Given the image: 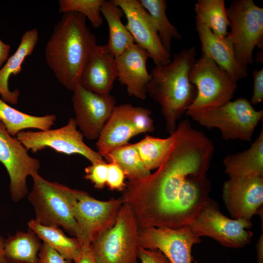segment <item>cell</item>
Masks as SVG:
<instances>
[{
  "label": "cell",
  "mask_w": 263,
  "mask_h": 263,
  "mask_svg": "<svg viewBox=\"0 0 263 263\" xmlns=\"http://www.w3.org/2000/svg\"><path fill=\"white\" fill-rule=\"evenodd\" d=\"M173 133L172 145L157 169L145 178L128 180L122 191L139 229L162 227L187 178L210 164L214 145L188 120L181 121Z\"/></svg>",
  "instance_id": "6da1fadb"
},
{
  "label": "cell",
  "mask_w": 263,
  "mask_h": 263,
  "mask_svg": "<svg viewBox=\"0 0 263 263\" xmlns=\"http://www.w3.org/2000/svg\"><path fill=\"white\" fill-rule=\"evenodd\" d=\"M86 18L75 12L63 13L45 48L47 65L58 82L74 91L80 85L84 69L97 45Z\"/></svg>",
  "instance_id": "7a4b0ae2"
},
{
  "label": "cell",
  "mask_w": 263,
  "mask_h": 263,
  "mask_svg": "<svg viewBox=\"0 0 263 263\" xmlns=\"http://www.w3.org/2000/svg\"><path fill=\"white\" fill-rule=\"evenodd\" d=\"M194 47L182 49L170 62L156 66L150 73L147 94L161 107L166 131L170 134L177 128V122L193 102L196 94L189 80V74L196 60Z\"/></svg>",
  "instance_id": "3957f363"
},
{
  "label": "cell",
  "mask_w": 263,
  "mask_h": 263,
  "mask_svg": "<svg viewBox=\"0 0 263 263\" xmlns=\"http://www.w3.org/2000/svg\"><path fill=\"white\" fill-rule=\"evenodd\" d=\"M32 178V188L27 198L34 209L35 219L44 225L61 226L80 242L81 230L72 211L74 189L47 180L38 173Z\"/></svg>",
  "instance_id": "277c9868"
},
{
  "label": "cell",
  "mask_w": 263,
  "mask_h": 263,
  "mask_svg": "<svg viewBox=\"0 0 263 263\" xmlns=\"http://www.w3.org/2000/svg\"><path fill=\"white\" fill-rule=\"evenodd\" d=\"M189 80L196 94L186 113L196 121L207 111L231 101L237 89V82L202 53L192 67Z\"/></svg>",
  "instance_id": "5b68a950"
},
{
  "label": "cell",
  "mask_w": 263,
  "mask_h": 263,
  "mask_svg": "<svg viewBox=\"0 0 263 263\" xmlns=\"http://www.w3.org/2000/svg\"><path fill=\"white\" fill-rule=\"evenodd\" d=\"M139 230L131 207L124 202L114 225L91 244L96 263H137Z\"/></svg>",
  "instance_id": "8992f818"
},
{
  "label": "cell",
  "mask_w": 263,
  "mask_h": 263,
  "mask_svg": "<svg viewBox=\"0 0 263 263\" xmlns=\"http://www.w3.org/2000/svg\"><path fill=\"white\" fill-rule=\"evenodd\" d=\"M230 38L237 60L247 67L254 62L256 46L263 50V8L252 0L232 1L226 8Z\"/></svg>",
  "instance_id": "52a82bcc"
},
{
  "label": "cell",
  "mask_w": 263,
  "mask_h": 263,
  "mask_svg": "<svg viewBox=\"0 0 263 263\" xmlns=\"http://www.w3.org/2000/svg\"><path fill=\"white\" fill-rule=\"evenodd\" d=\"M263 117V109L256 111L246 98L241 97L207 111L197 122L209 129H219L224 140L250 141Z\"/></svg>",
  "instance_id": "ba28073f"
},
{
  "label": "cell",
  "mask_w": 263,
  "mask_h": 263,
  "mask_svg": "<svg viewBox=\"0 0 263 263\" xmlns=\"http://www.w3.org/2000/svg\"><path fill=\"white\" fill-rule=\"evenodd\" d=\"M189 225L197 237H211L227 247H242L250 243L253 236L252 231L246 230L253 225L250 221L229 218L210 198Z\"/></svg>",
  "instance_id": "9c48e42d"
},
{
  "label": "cell",
  "mask_w": 263,
  "mask_h": 263,
  "mask_svg": "<svg viewBox=\"0 0 263 263\" xmlns=\"http://www.w3.org/2000/svg\"><path fill=\"white\" fill-rule=\"evenodd\" d=\"M74 217L82 232L81 245H89L115 224L124 200L120 196L101 201L87 192L74 189Z\"/></svg>",
  "instance_id": "30bf717a"
},
{
  "label": "cell",
  "mask_w": 263,
  "mask_h": 263,
  "mask_svg": "<svg viewBox=\"0 0 263 263\" xmlns=\"http://www.w3.org/2000/svg\"><path fill=\"white\" fill-rule=\"evenodd\" d=\"M77 127L75 119L70 118L65 125L59 128L36 132L23 131L16 138L32 152L49 148L66 155H81L91 164L104 161L97 152L85 143L84 136Z\"/></svg>",
  "instance_id": "8fae6325"
},
{
  "label": "cell",
  "mask_w": 263,
  "mask_h": 263,
  "mask_svg": "<svg viewBox=\"0 0 263 263\" xmlns=\"http://www.w3.org/2000/svg\"><path fill=\"white\" fill-rule=\"evenodd\" d=\"M28 150L16 138L8 133L0 121V162L10 179L11 199L18 202L28 193L27 178L38 173L39 161L28 154Z\"/></svg>",
  "instance_id": "7c38bea8"
},
{
  "label": "cell",
  "mask_w": 263,
  "mask_h": 263,
  "mask_svg": "<svg viewBox=\"0 0 263 263\" xmlns=\"http://www.w3.org/2000/svg\"><path fill=\"white\" fill-rule=\"evenodd\" d=\"M209 165L191 173L186 179L162 227L173 229L189 225L209 200L211 184L207 176Z\"/></svg>",
  "instance_id": "4fadbf2b"
},
{
  "label": "cell",
  "mask_w": 263,
  "mask_h": 263,
  "mask_svg": "<svg viewBox=\"0 0 263 263\" xmlns=\"http://www.w3.org/2000/svg\"><path fill=\"white\" fill-rule=\"evenodd\" d=\"M201 242L189 225L176 229L150 226L139 230V246L159 250L170 263H192V247Z\"/></svg>",
  "instance_id": "5bb4252c"
},
{
  "label": "cell",
  "mask_w": 263,
  "mask_h": 263,
  "mask_svg": "<svg viewBox=\"0 0 263 263\" xmlns=\"http://www.w3.org/2000/svg\"><path fill=\"white\" fill-rule=\"evenodd\" d=\"M127 19L125 27L134 43L149 54L156 66L171 61L170 52L164 47L156 26L149 14L138 0H113Z\"/></svg>",
  "instance_id": "9a60e30c"
},
{
  "label": "cell",
  "mask_w": 263,
  "mask_h": 263,
  "mask_svg": "<svg viewBox=\"0 0 263 263\" xmlns=\"http://www.w3.org/2000/svg\"><path fill=\"white\" fill-rule=\"evenodd\" d=\"M73 92L72 102L77 127L87 139H97L116 106L115 98L110 94H95L81 85Z\"/></svg>",
  "instance_id": "2e32d148"
},
{
  "label": "cell",
  "mask_w": 263,
  "mask_h": 263,
  "mask_svg": "<svg viewBox=\"0 0 263 263\" xmlns=\"http://www.w3.org/2000/svg\"><path fill=\"white\" fill-rule=\"evenodd\" d=\"M222 197L233 218L250 221L263 214V177L229 178L224 184Z\"/></svg>",
  "instance_id": "e0dca14e"
},
{
  "label": "cell",
  "mask_w": 263,
  "mask_h": 263,
  "mask_svg": "<svg viewBox=\"0 0 263 263\" xmlns=\"http://www.w3.org/2000/svg\"><path fill=\"white\" fill-rule=\"evenodd\" d=\"M150 56L143 48L134 43L115 57L117 79L126 87L129 96L144 100L151 75L147 71Z\"/></svg>",
  "instance_id": "ac0fdd59"
},
{
  "label": "cell",
  "mask_w": 263,
  "mask_h": 263,
  "mask_svg": "<svg viewBox=\"0 0 263 263\" xmlns=\"http://www.w3.org/2000/svg\"><path fill=\"white\" fill-rule=\"evenodd\" d=\"M195 29L201 43L202 54L210 58L237 82L247 77V67L242 65L237 60L228 35L220 38L207 26L196 20Z\"/></svg>",
  "instance_id": "d6986e66"
},
{
  "label": "cell",
  "mask_w": 263,
  "mask_h": 263,
  "mask_svg": "<svg viewBox=\"0 0 263 263\" xmlns=\"http://www.w3.org/2000/svg\"><path fill=\"white\" fill-rule=\"evenodd\" d=\"M117 71L115 57L107 45H97L83 73L80 85L100 95H109Z\"/></svg>",
  "instance_id": "ffe728a7"
},
{
  "label": "cell",
  "mask_w": 263,
  "mask_h": 263,
  "mask_svg": "<svg viewBox=\"0 0 263 263\" xmlns=\"http://www.w3.org/2000/svg\"><path fill=\"white\" fill-rule=\"evenodd\" d=\"M136 135L128 116L126 104L116 106L97 139V152L105 158L111 151L128 144Z\"/></svg>",
  "instance_id": "44dd1931"
},
{
  "label": "cell",
  "mask_w": 263,
  "mask_h": 263,
  "mask_svg": "<svg viewBox=\"0 0 263 263\" xmlns=\"http://www.w3.org/2000/svg\"><path fill=\"white\" fill-rule=\"evenodd\" d=\"M38 40V32L37 28L26 31L21 37L16 51L6 60L0 69V97L8 104H16L18 102L19 91H10L8 80L13 75L16 76L22 71V65L25 59L33 53Z\"/></svg>",
  "instance_id": "7402d4cb"
},
{
  "label": "cell",
  "mask_w": 263,
  "mask_h": 263,
  "mask_svg": "<svg viewBox=\"0 0 263 263\" xmlns=\"http://www.w3.org/2000/svg\"><path fill=\"white\" fill-rule=\"evenodd\" d=\"M225 172L229 178L263 177V129L246 150L229 154L223 160Z\"/></svg>",
  "instance_id": "603a6c76"
},
{
  "label": "cell",
  "mask_w": 263,
  "mask_h": 263,
  "mask_svg": "<svg viewBox=\"0 0 263 263\" xmlns=\"http://www.w3.org/2000/svg\"><path fill=\"white\" fill-rule=\"evenodd\" d=\"M42 243L36 234L28 228L26 232L18 230L5 239L4 263H38V254Z\"/></svg>",
  "instance_id": "cb8c5ba5"
},
{
  "label": "cell",
  "mask_w": 263,
  "mask_h": 263,
  "mask_svg": "<svg viewBox=\"0 0 263 263\" xmlns=\"http://www.w3.org/2000/svg\"><path fill=\"white\" fill-rule=\"evenodd\" d=\"M56 118L54 114L35 116L24 113L10 106L0 97V121L12 136L16 137L19 132L27 129H51Z\"/></svg>",
  "instance_id": "d4e9b609"
},
{
  "label": "cell",
  "mask_w": 263,
  "mask_h": 263,
  "mask_svg": "<svg viewBox=\"0 0 263 263\" xmlns=\"http://www.w3.org/2000/svg\"><path fill=\"white\" fill-rule=\"evenodd\" d=\"M28 226L43 244L64 258L75 262L79 256L82 248L79 240L75 237H68L59 227L42 225L35 219L28 222Z\"/></svg>",
  "instance_id": "484cf974"
},
{
  "label": "cell",
  "mask_w": 263,
  "mask_h": 263,
  "mask_svg": "<svg viewBox=\"0 0 263 263\" xmlns=\"http://www.w3.org/2000/svg\"><path fill=\"white\" fill-rule=\"evenodd\" d=\"M101 13L109 28V38L106 45L115 57L135 43L132 36L122 22L121 18L124 15L123 11L113 0H103Z\"/></svg>",
  "instance_id": "4316f807"
},
{
  "label": "cell",
  "mask_w": 263,
  "mask_h": 263,
  "mask_svg": "<svg viewBox=\"0 0 263 263\" xmlns=\"http://www.w3.org/2000/svg\"><path fill=\"white\" fill-rule=\"evenodd\" d=\"M194 11L195 20L207 26L217 36L227 35L229 22L224 0H198Z\"/></svg>",
  "instance_id": "83f0119b"
},
{
  "label": "cell",
  "mask_w": 263,
  "mask_h": 263,
  "mask_svg": "<svg viewBox=\"0 0 263 263\" xmlns=\"http://www.w3.org/2000/svg\"><path fill=\"white\" fill-rule=\"evenodd\" d=\"M109 163L116 164L129 180L145 178L150 174L143 162L134 144L128 143L111 151L105 158Z\"/></svg>",
  "instance_id": "f1b7e54d"
},
{
  "label": "cell",
  "mask_w": 263,
  "mask_h": 263,
  "mask_svg": "<svg viewBox=\"0 0 263 263\" xmlns=\"http://www.w3.org/2000/svg\"><path fill=\"white\" fill-rule=\"evenodd\" d=\"M142 6L151 17L158 31L162 44L169 52L173 39L180 40L182 37L178 29L169 20L165 0H139Z\"/></svg>",
  "instance_id": "f546056e"
},
{
  "label": "cell",
  "mask_w": 263,
  "mask_h": 263,
  "mask_svg": "<svg viewBox=\"0 0 263 263\" xmlns=\"http://www.w3.org/2000/svg\"><path fill=\"white\" fill-rule=\"evenodd\" d=\"M174 133L166 138L147 135L134 144L146 168L150 171L157 169L167 155L173 142Z\"/></svg>",
  "instance_id": "4dcf8cb0"
},
{
  "label": "cell",
  "mask_w": 263,
  "mask_h": 263,
  "mask_svg": "<svg viewBox=\"0 0 263 263\" xmlns=\"http://www.w3.org/2000/svg\"><path fill=\"white\" fill-rule=\"evenodd\" d=\"M103 0H60L58 10L60 13H79L88 18L92 26L97 28L103 23L101 6Z\"/></svg>",
  "instance_id": "1f68e13d"
},
{
  "label": "cell",
  "mask_w": 263,
  "mask_h": 263,
  "mask_svg": "<svg viewBox=\"0 0 263 263\" xmlns=\"http://www.w3.org/2000/svg\"><path fill=\"white\" fill-rule=\"evenodd\" d=\"M128 116L136 135L142 133L151 132L154 127L150 117L151 111L148 109L135 107L130 103H126Z\"/></svg>",
  "instance_id": "d6a6232c"
},
{
  "label": "cell",
  "mask_w": 263,
  "mask_h": 263,
  "mask_svg": "<svg viewBox=\"0 0 263 263\" xmlns=\"http://www.w3.org/2000/svg\"><path fill=\"white\" fill-rule=\"evenodd\" d=\"M108 164L104 160L91 164L85 169L84 178L92 183L96 188H103L106 185Z\"/></svg>",
  "instance_id": "836d02e7"
},
{
  "label": "cell",
  "mask_w": 263,
  "mask_h": 263,
  "mask_svg": "<svg viewBox=\"0 0 263 263\" xmlns=\"http://www.w3.org/2000/svg\"><path fill=\"white\" fill-rule=\"evenodd\" d=\"M106 185L112 190L123 191L126 187V176L122 169L114 163H108Z\"/></svg>",
  "instance_id": "e575fe53"
},
{
  "label": "cell",
  "mask_w": 263,
  "mask_h": 263,
  "mask_svg": "<svg viewBox=\"0 0 263 263\" xmlns=\"http://www.w3.org/2000/svg\"><path fill=\"white\" fill-rule=\"evenodd\" d=\"M38 263H72L59 253L42 243L38 254Z\"/></svg>",
  "instance_id": "d590c367"
},
{
  "label": "cell",
  "mask_w": 263,
  "mask_h": 263,
  "mask_svg": "<svg viewBox=\"0 0 263 263\" xmlns=\"http://www.w3.org/2000/svg\"><path fill=\"white\" fill-rule=\"evenodd\" d=\"M138 258L140 263H170L158 249H148L139 246Z\"/></svg>",
  "instance_id": "8d00e7d4"
},
{
  "label": "cell",
  "mask_w": 263,
  "mask_h": 263,
  "mask_svg": "<svg viewBox=\"0 0 263 263\" xmlns=\"http://www.w3.org/2000/svg\"><path fill=\"white\" fill-rule=\"evenodd\" d=\"M252 75L253 88L250 102L252 105H256L263 101V69L254 70Z\"/></svg>",
  "instance_id": "74e56055"
},
{
  "label": "cell",
  "mask_w": 263,
  "mask_h": 263,
  "mask_svg": "<svg viewBox=\"0 0 263 263\" xmlns=\"http://www.w3.org/2000/svg\"><path fill=\"white\" fill-rule=\"evenodd\" d=\"M75 263H96L91 244L82 245L79 256Z\"/></svg>",
  "instance_id": "f35d334b"
},
{
  "label": "cell",
  "mask_w": 263,
  "mask_h": 263,
  "mask_svg": "<svg viewBox=\"0 0 263 263\" xmlns=\"http://www.w3.org/2000/svg\"><path fill=\"white\" fill-rule=\"evenodd\" d=\"M10 49V46L0 39V69L8 59Z\"/></svg>",
  "instance_id": "ab89813d"
},
{
  "label": "cell",
  "mask_w": 263,
  "mask_h": 263,
  "mask_svg": "<svg viewBox=\"0 0 263 263\" xmlns=\"http://www.w3.org/2000/svg\"><path fill=\"white\" fill-rule=\"evenodd\" d=\"M258 263H263V234L260 237L256 245Z\"/></svg>",
  "instance_id": "60d3db41"
},
{
  "label": "cell",
  "mask_w": 263,
  "mask_h": 263,
  "mask_svg": "<svg viewBox=\"0 0 263 263\" xmlns=\"http://www.w3.org/2000/svg\"><path fill=\"white\" fill-rule=\"evenodd\" d=\"M5 239L0 236V263H4L3 257V248Z\"/></svg>",
  "instance_id": "b9f144b4"
}]
</instances>
